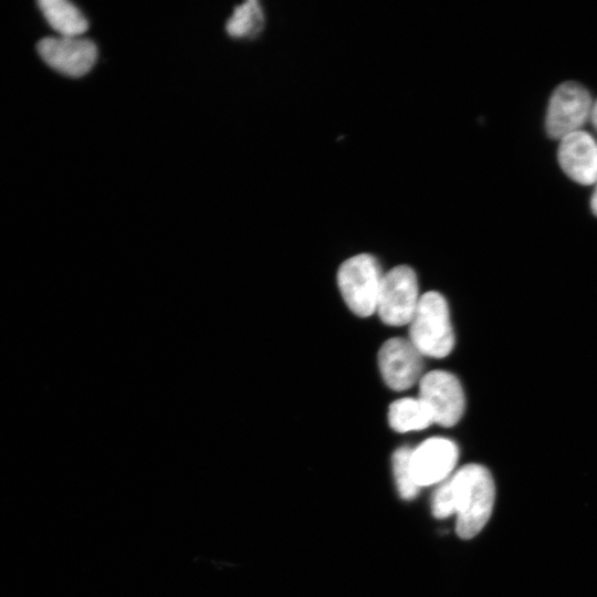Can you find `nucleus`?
Listing matches in <instances>:
<instances>
[{
  "label": "nucleus",
  "instance_id": "11",
  "mask_svg": "<svg viewBox=\"0 0 597 597\" xmlns=\"http://www.w3.org/2000/svg\"><path fill=\"white\" fill-rule=\"evenodd\" d=\"M48 23L61 36H81L88 22L80 9L66 0H41L38 2Z\"/></svg>",
  "mask_w": 597,
  "mask_h": 597
},
{
  "label": "nucleus",
  "instance_id": "2",
  "mask_svg": "<svg viewBox=\"0 0 597 597\" xmlns=\"http://www.w3.org/2000/svg\"><path fill=\"white\" fill-rule=\"evenodd\" d=\"M422 356L442 358L454 345V334L444 297L434 291L422 294L409 323V338Z\"/></svg>",
  "mask_w": 597,
  "mask_h": 597
},
{
  "label": "nucleus",
  "instance_id": "6",
  "mask_svg": "<svg viewBox=\"0 0 597 597\" xmlns=\"http://www.w3.org/2000/svg\"><path fill=\"white\" fill-rule=\"evenodd\" d=\"M419 398L429 407L433 421L454 426L464 411V394L459 379L446 370H432L419 381Z\"/></svg>",
  "mask_w": 597,
  "mask_h": 597
},
{
  "label": "nucleus",
  "instance_id": "4",
  "mask_svg": "<svg viewBox=\"0 0 597 597\" xmlns=\"http://www.w3.org/2000/svg\"><path fill=\"white\" fill-rule=\"evenodd\" d=\"M419 298L415 271L407 265H398L383 276L376 312L389 326L407 325L415 314Z\"/></svg>",
  "mask_w": 597,
  "mask_h": 597
},
{
  "label": "nucleus",
  "instance_id": "12",
  "mask_svg": "<svg viewBox=\"0 0 597 597\" xmlns=\"http://www.w3.org/2000/svg\"><path fill=\"white\" fill-rule=\"evenodd\" d=\"M388 421L397 432L422 430L434 422L429 407L419 397H405L390 404Z\"/></svg>",
  "mask_w": 597,
  "mask_h": 597
},
{
  "label": "nucleus",
  "instance_id": "10",
  "mask_svg": "<svg viewBox=\"0 0 597 597\" xmlns=\"http://www.w3.org/2000/svg\"><path fill=\"white\" fill-rule=\"evenodd\" d=\"M557 159L563 171L577 184L588 186L597 181V143L588 133L578 130L562 138Z\"/></svg>",
  "mask_w": 597,
  "mask_h": 597
},
{
  "label": "nucleus",
  "instance_id": "15",
  "mask_svg": "<svg viewBox=\"0 0 597 597\" xmlns=\"http://www.w3.org/2000/svg\"><path fill=\"white\" fill-rule=\"evenodd\" d=\"M590 208L594 214L597 216V186L595 187V190L590 199Z\"/></svg>",
  "mask_w": 597,
  "mask_h": 597
},
{
  "label": "nucleus",
  "instance_id": "8",
  "mask_svg": "<svg viewBox=\"0 0 597 597\" xmlns=\"http://www.w3.org/2000/svg\"><path fill=\"white\" fill-rule=\"evenodd\" d=\"M378 366L387 386L397 391L412 387L422 377V355L406 338L386 341L378 352Z\"/></svg>",
  "mask_w": 597,
  "mask_h": 597
},
{
  "label": "nucleus",
  "instance_id": "5",
  "mask_svg": "<svg viewBox=\"0 0 597 597\" xmlns=\"http://www.w3.org/2000/svg\"><path fill=\"white\" fill-rule=\"evenodd\" d=\"M593 101L585 86L567 81L553 92L546 112L545 129L553 139L580 130L590 118Z\"/></svg>",
  "mask_w": 597,
  "mask_h": 597
},
{
  "label": "nucleus",
  "instance_id": "9",
  "mask_svg": "<svg viewBox=\"0 0 597 597\" xmlns=\"http://www.w3.org/2000/svg\"><path fill=\"white\" fill-rule=\"evenodd\" d=\"M457 444L447 438L433 437L412 449L410 461L419 488L447 480L458 461Z\"/></svg>",
  "mask_w": 597,
  "mask_h": 597
},
{
  "label": "nucleus",
  "instance_id": "1",
  "mask_svg": "<svg viewBox=\"0 0 597 597\" xmlns=\"http://www.w3.org/2000/svg\"><path fill=\"white\" fill-rule=\"evenodd\" d=\"M448 482L457 514L455 531L461 538H472L491 516L495 499L493 478L485 467L469 463L450 475Z\"/></svg>",
  "mask_w": 597,
  "mask_h": 597
},
{
  "label": "nucleus",
  "instance_id": "7",
  "mask_svg": "<svg viewBox=\"0 0 597 597\" xmlns=\"http://www.w3.org/2000/svg\"><path fill=\"white\" fill-rule=\"evenodd\" d=\"M38 52L53 70L71 77L85 75L97 60V48L81 36H49L39 41Z\"/></svg>",
  "mask_w": 597,
  "mask_h": 597
},
{
  "label": "nucleus",
  "instance_id": "13",
  "mask_svg": "<svg viewBox=\"0 0 597 597\" xmlns=\"http://www.w3.org/2000/svg\"><path fill=\"white\" fill-rule=\"evenodd\" d=\"M264 22L261 6L255 0H249L235 7L226 24V30L233 38L256 35Z\"/></svg>",
  "mask_w": 597,
  "mask_h": 597
},
{
  "label": "nucleus",
  "instance_id": "14",
  "mask_svg": "<svg viewBox=\"0 0 597 597\" xmlns=\"http://www.w3.org/2000/svg\"><path fill=\"white\" fill-rule=\"evenodd\" d=\"M411 448L404 446L398 448L392 454V470L396 485L399 495L404 500L413 499L420 490V488L415 481L411 469Z\"/></svg>",
  "mask_w": 597,
  "mask_h": 597
},
{
  "label": "nucleus",
  "instance_id": "16",
  "mask_svg": "<svg viewBox=\"0 0 597 597\" xmlns=\"http://www.w3.org/2000/svg\"><path fill=\"white\" fill-rule=\"evenodd\" d=\"M590 121H591L593 126L597 129V101L593 103Z\"/></svg>",
  "mask_w": 597,
  "mask_h": 597
},
{
  "label": "nucleus",
  "instance_id": "3",
  "mask_svg": "<svg viewBox=\"0 0 597 597\" xmlns=\"http://www.w3.org/2000/svg\"><path fill=\"white\" fill-rule=\"evenodd\" d=\"M383 276L379 262L368 253L354 255L341 264L337 284L345 303L357 316L367 317L376 312Z\"/></svg>",
  "mask_w": 597,
  "mask_h": 597
}]
</instances>
